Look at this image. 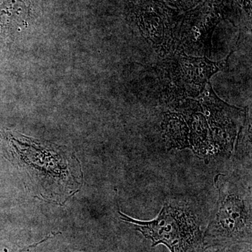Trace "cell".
<instances>
[{
    "mask_svg": "<svg viewBox=\"0 0 252 252\" xmlns=\"http://www.w3.org/2000/svg\"><path fill=\"white\" fill-rule=\"evenodd\" d=\"M162 130L169 148H190L189 126L180 113H164Z\"/></svg>",
    "mask_w": 252,
    "mask_h": 252,
    "instance_id": "6",
    "label": "cell"
},
{
    "mask_svg": "<svg viewBox=\"0 0 252 252\" xmlns=\"http://www.w3.org/2000/svg\"><path fill=\"white\" fill-rule=\"evenodd\" d=\"M228 59L212 62L207 57H193L177 51L171 57L159 63L157 73L166 103L172 108L189 97H198L205 91L212 76L224 69Z\"/></svg>",
    "mask_w": 252,
    "mask_h": 252,
    "instance_id": "3",
    "label": "cell"
},
{
    "mask_svg": "<svg viewBox=\"0 0 252 252\" xmlns=\"http://www.w3.org/2000/svg\"><path fill=\"white\" fill-rule=\"evenodd\" d=\"M214 249L212 251L210 252H233L228 249V248H210ZM240 252H252V245H250V246L248 247V248H247L246 250H243Z\"/></svg>",
    "mask_w": 252,
    "mask_h": 252,
    "instance_id": "7",
    "label": "cell"
},
{
    "mask_svg": "<svg viewBox=\"0 0 252 252\" xmlns=\"http://www.w3.org/2000/svg\"><path fill=\"white\" fill-rule=\"evenodd\" d=\"M122 220L135 225L152 247L165 245L171 252H205L204 232L196 215L188 204L167 200L157 218L140 220L119 211Z\"/></svg>",
    "mask_w": 252,
    "mask_h": 252,
    "instance_id": "2",
    "label": "cell"
},
{
    "mask_svg": "<svg viewBox=\"0 0 252 252\" xmlns=\"http://www.w3.org/2000/svg\"><path fill=\"white\" fill-rule=\"evenodd\" d=\"M219 198L204 232L205 250L252 245V192L235 176L215 178Z\"/></svg>",
    "mask_w": 252,
    "mask_h": 252,
    "instance_id": "1",
    "label": "cell"
},
{
    "mask_svg": "<svg viewBox=\"0 0 252 252\" xmlns=\"http://www.w3.org/2000/svg\"><path fill=\"white\" fill-rule=\"evenodd\" d=\"M198 101L190 99L180 114L185 118L189 128V144L194 153L207 160L217 157L216 149L210 136L206 119Z\"/></svg>",
    "mask_w": 252,
    "mask_h": 252,
    "instance_id": "5",
    "label": "cell"
},
{
    "mask_svg": "<svg viewBox=\"0 0 252 252\" xmlns=\"http://www.w3.org/2000/svg\"><path fill=\"white\" fill-rule=\"evenodd\" d=\"M197 98L208 124L217 156L231 155L248 111L230 106L219 99L210 82Z\"/></svg>",
    "mask_w": 252,
    "mask_h": 252,
    "instance_id": "4",
    "label": "cell"
}]
</instances>
